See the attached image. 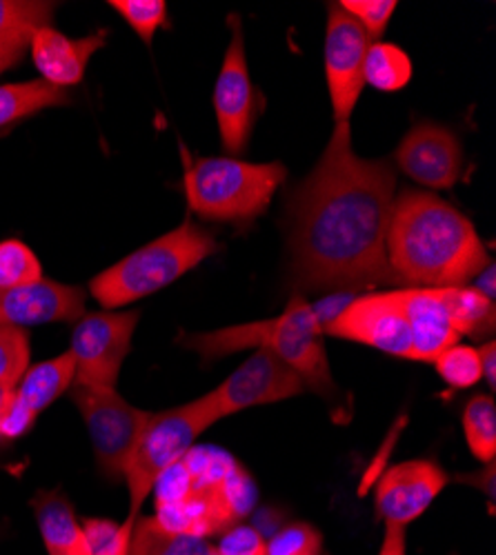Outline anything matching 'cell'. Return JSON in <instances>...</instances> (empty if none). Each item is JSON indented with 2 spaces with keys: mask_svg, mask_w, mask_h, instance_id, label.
Instances as JSON below:
<instances>
[{
  "mask_svg": "<svg viewBox=\"0 0 496 555\" xmlns=\"http://www.w3.org/2000/svg\"><path fill=\"white\" fill-rule=\"evenodd\" d=\"M214 544L216 555H265V538L252 525H232L218 533Z\"/></svg>",
  "mask_w": 496,
  "mask_h": 555,
  "instance_id": "cell-30",
  "label": "cell"
},
{
  "mask_svg": "<svg viewBox=\"0 0 496 555\" xmlns=\"http://www.w3.org/2000/svg\"><path fill=\"white\" fill-rule=\"evenodd\" d=\"M323 336L368 345L396 358L434 362L461 340L449 318L443 289L403 287L356 296L332 320Z\"/></svg>",
  "mask_w": 496,
  "mask_h": 555,
  "instance_id": "cell-3",
  "label": "cell"
},
{
  "mask_svg": "<svg viewBox=\"0 0 496 555\" xmlns=\"http://www.w3.org/2000/svg\"><path fill=\"white\" fill-rule=\"evenodd\" d=\"M447 482V474L434 460L400 462L387 469L377 485V514L385 525L408 529L434 504Z\"/></svg>",
  "mask_w": 496,
  "mask_h": 555,
  "instance_id": "cell-13",
  "label": "cell"
},
{
  "mask_svg": "<svg viewBox=\"0 0 496 555\" xmlns=\"http://www.w3.org/2000/svg\"><path fill=\"white\" fill-rule=\"evenodd\" d=\"M85 313V292L40 278L38 283L0 292V327L27 330L76 322Z\"/></svg>",
  "mask_w": 496,
  "mask_h": 555,
  "instance_id": "cell-15",
  "label": "cell"
},
{
  "mask_svg": "<svg viewBox=\"0 0 496 555\" xmlns=\"http://www.w3.org/2000/svg\"><path fill=\"white\" fill-rule=\"evenodd\" d=\"M36 418L38 415L14 396L12 402L8 404L5 413L0 415V440L8 442V440H16V438L25 436L34 427Z\"/></svg>",
  "mask_w": 496,
  "mask_h": 555,
  "instance_id": "cell-31",
  "label": "cell"
},
{
  "mask_svg": "<svg viewBox=\"0 0 496 555\" xmlns=\"http://www.w3.org/2000/svg\"><path fill=\"white\" fill-rule=\"evenodd\" d=\"M133 520H137V516H127V520L120 525V533H118V538H116V542L107 548V551H103L101 555H127V544H129V533H131V525H133Z\"/></svg>",
  "mask_w": 496,
  "mask_h": 555,
  "instance_id": "cell-36",
  "label": "cell"
},
{
  "mask_svg": "<svg viewBox=\"0 0 496 555\" xmlns=\"http://www.w3.org/2000/svg\"><path fill=\"white\" fill-rule=\"evenodd\" d=\"M141 320L139 311L82 313L72 332L69 353L76 362L74 385L116 387L120 366L131 351V338Z\"/></svg>",
  "mask_w": 496,
  "mask_h": 555,
  "instance_id": "cell-9",
  "label": "cell"
},
{
  "mask_svg": "<svg viewBox=\"0 0 496 555\" xmlns=\"http://www.w3.org/2000/svg\"><path fill=\"white\" fill-rule=\"evenodd\" d=\"M42 278V264L36 254L21 241L0 243V292L16 289Z\"/></svg>",
  "mask_w": 496,
  "mask_h": 555,
  "instance_id": "cell-24",
  "label": "cell"
},
{
  "mask_svg": "<svg viewBox=\"0 0 496 555\" xmlns=\"http://www.w3.org/2000/svg\"><path fill=\"white\" fill-rule=\"evenodd\" d=\"M396 167L432 190L455 188L463 173V147L447 127L421 122L408 131L394 154Z\"/></svg>",
  "mask_w": 496,
  "mask_h": 555,
  "instance_id": "cell-14",
  "label": "cell"
},
{
  "mask_svg": "<svg viewBox=\"0 0 496 555\" xmlns=\"http://www.w3.org/2000/svg\"><path fill=\"white\" fill-rule=\"evenodd\" d=\"M110 8L123 16L145 44H152L156 31L167 23V3L163 0H112Z\"/></svg>",
  "mask_w": 496,
  "mask_h": 555,
  "instance_id": "cell-27",
  "label": "cell"
},
{
  "mask_svg": "<svg viewBox=\"0 0 496 555\" xmlns=\"http://www.w3.org/2000/svg\"><path fill=\"white\" fill-rule=\"evenodd\" d=\"M67 103H69L67 89H59L50 82H44L42 78L0 85V127H8L42 109L67 105Z\"/></svg>",
  "mask_w": 496,
  "mask_h": 555,
  "instance_id": "cell-20",
  "label": "cell"
},
{
  "mask_svg": "<svg viewBox=\"0 0 496 555\" xmlns=\"http://www.w3.org/2000/svg\"><path fill=\"white\" fill-rule=\"evenodd\" d=\"M80 529H82V538H85L89 551H92V555H101L103 551H107L120 533V525H116L112 520H103V518L85 520L80 525Z\"/></svg>",
  "mask_w": 496,
  "mask_h": 555,
  "instance_id": "cell-32",
  "label": "cell"
},
{
  "mask_svg": "<svg viewBox=\"0 0 496 555\" xmlns=\"http://www.w3.org/2000/svg\"><path fill=\"white\" fill-rule=\"evenodd\" d=\"M412 61L392 42H372L366 54L364 78L381 91H398L412 78Z\"/></svg>",
  "mask_w": 496,
  "mask_h": 555,
  "instance_id": "cell-21",
  "label": "cell"
},
{
  "mask_svg": "<svg viewBox=\"0 0 496 555\" xmlns=\"http://www.w3.org/2000/svg\"><path fill=\"white\" fill-rule=\"evenodd\" d=\"M183 347L196 351L203 362H212L243 349H265L292 366L305 389L317 391L323 398H332L336 393L323 345L321 318L303 294H294L283 313L277 318L245 322V325L222 327L216 332L190 334L183 336Z\"/></svg>",
  "mask_w": 496,
  "mask_h": 555,
  "instance_id": "cell-4",
  "label": "cell"
},
{
  "mask_svg": "<svg viewBox=\"0 0 496 555\" xmlns=\"http://www.w3.org/2000/svg\"><path fill=\"white\" fill-rule=\"evenodd\" d=\"M339 5L366 29L372 42L381 38V34L385 31L390 18L398 8L396 0H343Z\"/></svg>",
  "mask_w": 496,
  "mask_h": 555,
  "instance_id": "cell-29",
  "label": "cell"
},
{
  "mask_svg": "<svg viewBox=\"0 0 496 555\" xmlns=\"http://www.w3.org/2000/svg\"><path fill=\"white\" fill-rule=\"evenodd\" d=\"M394 184L392 165L356 156L349 122H336L323 156L290 201L296 294L396 285L385 247Z\"/></svg>",
  "mask_w": 496,
  "mask_h": 555,
  "instance_id": "cell-1",
  "label": "cell"
},
{
  "mask_svg": "<svg viewBox=\"0 0 496 555\" xmlns=\"http://www.w3.org/2000/svg\"><path fill=\"white\" fill-rule=\"evenodd\" d=\"M29 50V40L23 38H0V74L18 65Z\"/></svg>",
  "mask_w": 496,
  "mask_h": 555,
  "instance_id": "cell-33",
  "label": "cell"
},
{
  "mask_svg": "<svg viewBox=\"0 0 496 555\" xmlns=\"http://www.w3.org/2000/svg\"><path fill=\"white\" fill-rule=\"evenodd\" d=\"M67 555H92V551H89V546H87L85 538H80V540H78V544H76Z\"/></svg>",
  "mask_w": 496,
  "mask_h": 555,
  "instance_id": "cell-38",
  "label": "cell"
},
{
  "mask_svg": "<svg viewBox=\"0 0 496 555\" xmlns=\"http://www.w3.org/2000/svg\"><path fill=\"white\" fill-rule=\"evenodd\" d=\"M232 40L225 52L216 85H214V114L222 150L239 158L245 154L256 120V96L247 69L245 38L239 16H230Z\"/></svg>",
  "mask_w": 496,
  "mask_h": 555,
  "instance_id": "cell-10",
  "label": "cell"
},
{
  "mask_svg": "<svg viewBox=\"0 0 496 555\" xmlns=\"http://www.w3.org/2000/svg\"><path fill=\"white\" fill-rule=\"evenodd\" d=\"M105 40V29L85 38H69L50 25L31 34L29 54L44 82L67 89L82 80L87 63L103 48Z\"/></svg>",
  "mask_w": 496,
  "mask_h": 555,
  "instance_id": "cell-16",
  "label": "cell"
},
{
  "mask_svg": "<svg viewBox=\"0 0 496 555\" xmlns=\"http://www.w3.org/2000/svg\"><path fill=\"white\" fill-rule=\"evenodd\" d=\"M463 434L472 455L492 462L496 455V404L487 393L472 396L463 409Z\"/></svg>",
  "mask_w": 496,
  "mask_h": 555,
  "instance_id": "cell-22",
  "label": "cell"
},
{
  "mask_svg": "<svg viewBox=\"0 0 496 555\" xmlns=\"http://www.w3.org/2000/svg\"><path fill=\"white\" fill-rule=\"evenodd\" d=\"M127 555H216L207 538L174 533L163 529L156 518L137 516L131 525Z\"/></svg>",
  "mask_w": 496,
  "mask_h": 555,
  "instance_id": "cell-19",
  "label": "cell"
},
{
  "mask_svg": "<svg viewBox=\"0 0 496 555\" xmlns=\"http://www.w3.org/2000/svg\"><path fill=\"white\" fill-rule=\"evenodd\" d=\"M12 398H14V389H5V387H0V415L5 413L8 404L12 402Z\"/></svg>",
  "mask_w": 496,
  "mask_h": 555,
  "instance_id": "cell-37",
  "label": "cell"
},
{
  "mask_svg": "<svg viewBox=\"0 0 496 555\" xmlns=\"http://www.w3.org/2000/svg\"><path fill=\"white\" fill-rule=\"evenodd\" d=\"M72 400L87 425L99 469L114 482L123 480L150 413L129 404L116 387L72 385Z\"/></svg>",
  "mask_w": 496,
  "mask_h": 555,
  "instance_id": "cell-8",
  "label": "cell"
},
{
  "mask_svg": "<svg viewBox=\"0 0 496 555\" xmlns=\"http://www.w3.org/2000/svg\"><path fill=\"white\" fill-rule=\"evenodd\" d=\"M372 40L339 3L328 10L326 27V76L334 120L349 122V116L366 87L364 65Z\"/></svg>",
  "mask_w": 496,
  "mask_h": 555,
  "instance_id": "cell-12",
  "label": "cell"
},
{
  "mask_svg": "<svg viewBox=\"0 0 496 555\" xmlns=\"http://www.w3.org/2000/svg\"><path fill=\"white\" fill-rule=\"evenodd\" d=\"M434 366L438 376L445 380V385L453 389H470L483 380L481 358L476 347H468L461 343L447 347L443 353L436 356Z\"/></svg>",
  "mask_w": 496,
  "mask_h": 555,
  "instance_id": "cell-25",
  "label": "cell"
},
{
  "mask_svg": "<svg viewBox=\"0 0 496 555\" xmlns=\"http://www.w3.org/2000/svg\"><path fill=\"white\" fill-rule=\"evenodd\" d=\"M31 508L48 555H67L82 538V529L65 493L38 491L31 500Z\"/></svg>",
  "mask_w": 496,
  "mask_h": 555,
  "instance_id": "cell-17",
  "label": "cell"
},
{
  "mask_svg": "<svg viewBox=\"0 0 496 555\" xmlns=\"http://www.w3.org/2000/svg\"><path fill=\"white\" fill-rule=\"evenodd\" d=\"M385 247L394 283L408 287H468L489 264L474 224L428 192L405 190L394 201Z\"/></svg>",
  "mask_w": 496,
  "mask_h": 555,
  "instance_id": "cell-2",
  "label": "cell"
},
{
  "mask_svg": "<svg viewBox=\"0 0 496 555\" xmlns=\"http://www.w3.org/2000/svg\"><path fill=\"white\" fill-rule=\"evenodd\" d=\"M76 378V362L69 351L29 366L21 383L14 389V396L29 406L36 415L48 409L56 398L72 389Z\"/></svg>",
  "mask_w": 496,
  "mask_h": 555,
  "instance_id": "cell-18",
  "label": "cell"
},
{
  "mask_svg": "<svg viewBox=\"0 0 496 555\" xmlns=\"http://www.w3.org/2000/svg\"><path fill=\"white\" fill-rule=\"evenodd\" d=\"M303 391L305 385L292 366H288L275 353L256 349L252 358H247L214 391L205 393V398L209 400L216 418L222 421L250 406L290 400Z\"/></svg>",
  "mask_w": 496,
  "mask_h": 555,
  "instance_id": "cell-11",
  "label": "cell"
},
{
  "mask_svg": "<svg viewBox=\"0 0 496 555\" xmlns=\"http://www.w3.org/2000/svg\"><path fill=\"white\" fill-rule=\"evenodd\" d=\"M405 538H408V535H405L403 527L385 525V533H383L379 555H408V540H405Z\"/></svg>",
  "mask_w": 496,
  "mask_h": 555,
  "instance_id": "cell-34",
  "label": "cell"
},
{
  "mask_svg": "<svg viewBox=\"0 0 496 555\" xmlns=\"http://www.w3.org/2000/svg\"><path fill=\"white\" fill-rule=\"evenodd\" d=\"M323 535L307 522H292L265 540V555H321Z\"/></svg>",
  "mask_w": 496,
  "mask_h": 555,
  "instance_id": "cell-28",
  "label": "cell"
},
{
  "mask_svg": "<svg viewBox=\"0 0 496 555\" xmlns=\"http://www.w3.org/2000/svg\"><path fill=\"white\" fill-rule=\"evenodd\" d=\"M29 353L27 330L0 327V387L16 389L29 369Z\"/></svg>",
  "mask_w": 496,
  "mask_h": 555,
  "instance_id": "cell-26",
  "label": "cell"
},
{
  "mask_svg": "<svg viewBox=\"0 0 496 555\" xmlns=\"http://www.w3.org/2000/svg\"><path fill=\"white\" fill-rule=\"evenodd\" d=\"M216 249L218 245L207 229L186 220L169 234L99 273L89 283V292L103 309L114 311L165 289Z\"/></svg>",
  "mask_w": 496,
  "mask_h": 555,
  "instance_id": "cell-5",
  "label": "cell"
},
{
  "mask_svg": "<svg viewBox=\"0 0 496 555\" xmlns=\"http://www.w3.org/2000/svg\"><path fill=\"white\" fill-rule=\"evenodd\" d=\"M479 358H481L483 380L489 385V389H494V385H496V345L494 343L481 345L479 347Z\"/></svg>",
  "mask_w": 496,
  "mask_h": 555,
  "instance_id": "cell-35",
  "label": "cell"
},
{
  "mask_svg": "<svg viewBox=\"0 0 496 555\" xmlns=\"http://www.w3.org/2000/svg\"><path fill=\"white\" fill-rule=\"evenodd\" d=\"M216 423L218 418L205 396L161 413H150L123 478L129 491L131 516H141V506L156 480L183 460L196 438Z\"/></svg>",
  "mask_w": 496,
  "mask_h": 555,
  "instance_id": "cell-7",
  "label": "cell"
},
{
  "mask_svg": "<svg viewBox=\"0 0 496 555\" xmlns=\"http://www.w3.org/2000/svg\"><path fill=\"white\" fill-rule=\"evenodd\" d=\"M281 163H245L232 156L196 158L188 165L183 190L194 214L214 222H252L285 182Z\"/></svg>",
  "mask_w": 496,
  "mask_h": 555,
  "instance_id": "cell-6",
  "label": "cell"
},
{
  "mask_svg": "<svg viewBox=\"0 0 496 555\" xmlns=\"http://www.w3.org/2000/svg\"><path fill=\"white\" fill-rule=\"evenodd\" d=\"M54 3L38 0H0V38L29 40L40 27H50Z\"/></svg>",
  "mask_w": 496,
  "mask_h": 555,
  "instance_id": "cell-23",
  "label": "cell"
}]
</instances>
